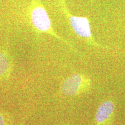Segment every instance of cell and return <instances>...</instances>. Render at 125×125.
Masks as SVG:
<instances>
[{
    "label": "cell",
    "mask_w": 125,
    "mask_h": 125,
    "mask_svg": "<svg viewBox=\"0 0 125 125\" xmlns=\"http://www.w3.org/2000/svg\"><path fill=\"white\" fill-rule=\"evenodd\" d=\"M59 2L62 10L68 20L70 26L75 33L81 38H83L89 45L103 48V46L98 44L92 36L90 22L88 19L83 16L73 15L68 10L64 0H59Z\"/></svg>",
    "instance_id": "cell-2"
},
{
    "label": "cell",
    "mask_w": 125,
    "mask_h": 125,
    "mask_svg": "<svg viewBox=\"0 0 125 125\" xmlns=\"http://www.w3.org/2000/svg\"><path fill=\"white\" fill-rule=\"evenodd\" d=\"M29 15L31 23L36 30L49 34L65 43L72 49L75 50L73 45L56 33L53 29L51 19L41 0H31L29 7Z\"/></svg>",
    "instance_id": "cell-1"
},
{
    "label": "cell",
    "mask_w": 125,
    "mask_h": 125,
    "mask_svg": "<svg viewBox=\"0 0 125 125\" xmlns=\"http://www.w3.org/2000/svg\"><path fill=\"white\" fill-rule=\"evenodd\" d=\"M0 125H12V120L7 112L0 110Z\"/></svg>",
    "instance_id": "cell-6"
},
{
    "label": "cell",
    "mask_w": 125,
    "mask_h": 125,
    "mask_svg": "<svg viewBox=\"0 0 125 125\" xmlns=\"http://www.w3.org/2000/svg\"><path fill=\"white\" fill-rule=\"evenodd\" d=\"M92 88V80L83 74H72L61 83L60 93L65 96H76L87 93Z\"/></svg>",
    "instance_id": "cell-3"
},
{
    "label": "cell",
    "mask_w": 125,
    "mask_h": 125,
    "mask_svg": "<svg viewBox=\"0 0 125 125\" xmlns=\"http://www.w3.org/2000/svg\"><path fill=\"white\" fill-rule=\"evenodd\" d=\"M24 123H25V118L23 119V121H21V122L20 123V125H24Z\"/></svg>",
    "instance_id": "cell-7"
},
{
    "label": "cell",
    "mask_w": 125,
    "mask_h": 125,
    "mask_svg": "<svg viewBox=\"0 0 125 125\" xmlns=\"http://www.w3.org/2000/svg\"><path fill=\"white\" fill-rule=\"evenodd\" d=\"M115 105L112 100L103 101L98 105L95 115V121L97 125H108L112 121L115 113Z\"/></svg>",
    "instance_id": "cell-4"
},
{
    "label": "cell",
    "mask_w": 125,
    "mask_h": 125,
    "mask_svg": "<svg viewBox=\"0 0 125 125\" xmlns=\"http://www.w3.org/2000/svg\"><path fill=\"white\" fill-rule=\"evenodd\" d=\"M13 68V62L8 53L0 50V79L8 78Z\"/></svg>",
    "instance_id": "cell-5"
}]
</instances>
